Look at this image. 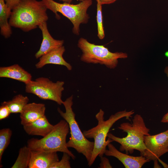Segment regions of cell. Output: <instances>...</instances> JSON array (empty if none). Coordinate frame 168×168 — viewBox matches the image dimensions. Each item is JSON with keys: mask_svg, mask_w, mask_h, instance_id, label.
I'll return each mask as SVG.
<instances>
[{"mask_svg": "<svg viewBox=\"0 0 168 168\" xmlns=\"http://www.w3.org/2000/svg\"><path fill=\"white\" fill-rule=\"evenodd\" d=\"M47 9L41 0H20L12 10L9 23L11 27L29 31L47 21Z\"/></svg>", "mask_w": 168, "mask_h": 168, "instance_id": "1", "label": "cell"}, {"mask_svg": "<svg viewBox=\"0 0 168 168\" xmlns=\"http://www.w3.org/2000/svg\"><path fill=\"white\" fill-rule=\"evenodd\" d=\"M134 113L133 110L127 111L126 110L117 112L112 114L106 120L104 119V112L101 109L96 114L95 117L98 121L97 125L88 130H85L83 133L87 138H93L94 146L91 160L88 165L90 166L94 163L97 156L100 157L103 156L106 150L108 144L113 141L108 138L106 140L110 129L117 121L126 118L129 120L130 118Z\"/></svg>", "mask_w": 168, "mask_h": 168, "instance_id": "2", "label": "cell"}, {"mask_svg": "<svg viewBox=\"0 0 168 168\" xmlns=\"http://www.w3.org/2000/svg\"><path fill=\"white\" fill-rule=\"evenodd\" d=\"M118 128L126 132L127 136L120 138L108 133L107 137L120 144L119 149L121 151H125L126 153L128 152L131 153L134 150H136L139 151L141 156H142L147 149L144 142V136L150 134V129L146 127L141 116L136 114L132 123H123Z\"/></svg>", "mask_w": 168, "mask_h": 168, "instance_id": "3", "label": "cell"}, {"mask_svg": "<svg viewBox=\"0 0 168 168\" xmlns=\"http://www.w3.org/2000/svg\"><path fill=\"white\" fill-rule=\"evenodd\" d=\"M70 131L69 124L64 119L54 125L52 130L41 139L32 138L27 142L31 150L49 152H61L68 153L73 160L76 156L67 146L66 138Z\"/></svg>", "mask_w": 168, "mask_h": 168, "instance_id": "4", "label": "cell"}, {"mask_svg": "<svg viewBox=\"0 0 168 168\" xmlns=\"http://www.w3.org/2000/svg\"><path fill=\"white\" fill-rule=\"evenodd\" d=\"M73 96L72 95L63 101L65 112H63L58 108L57 110L61 116L68 123L71 136L67 142L68 148H72L77 152L82 154L86 158L88 163L91 160L94 148V142L87 139L81 131L75 119V114L72 109Z\"/></svg>", "mask_w": 168, "mask_h": 168, "instance_id": "5", "label": "cell"}, {"mask_svg": "<svg viewBox=\"0 0 168 168\" xmlns=\"http://www.w3.org/2000/svg\"><path fill=\"white\" fill-rule=\"evenodd\" d=\"M77 46L82 52L80 58L82 61L105 65L111 69L117 66L119 59L126 58L128 57L126 53L112 52L104 46L90 43L83 38L78 40Z\"/></svg>", "mask_w": 168, "mask_h": 168, "instance_id": "6", "label": "cell"}, {"mask_svg": "<svg viewBox=\"0 0 168 168\" xmlns=\"http://www.w3.org/2000/svg\"><path fill=\"white\" fill-rule=\"evenodd\" d=\"M47 9L52 11L59 19L58 12L68 18L73 25V33L77 35L80 33L81 24H86L89 18L87 11L92 4V0H83L79 3L73 4L66 2L60 3L54 0H41Z\"/></svg>", "mask_w": 168, "mask_h": 168, "instance_id": "7", "label": "cell"}, {"mask_svg": "<svg viewBox=\"0 0 168 168\" xmlns=\"http://www.w3.org/2000/svg\"><path fill=\"white\" fill-rule=\"evenodd\" d=\"M25 91L28 93L35 95L43 100H50L58 105L63 104L62 93L64 90V82L58 81L54 82L49 79L40 77L25 84Z\"/></svg>", "mask_w": 168, "mask_h": 168, "instance_id": "8", "label": "cell"}, {"mask_svg": "<svg viewBox=\"0 0 168 168\" xmlns=\"http://www.w3.org/2000/svg\"><path fill=\"white\" fill-rule=\"evenodd\" d=\"M144 141L147 149L142 156L157 164L159 157L168 152V129L157 134L145 135Z\"/></svg>", "mask_w": 168, "mask_h": 168, "instance_id": "9", "label": "cell"}, {"mask_svg": "<svg viewBox=\"0 0 168 168\" xmlns=\"http://www.w3.org/2000/svg\"><path fill=\"white\" fill-rule=\"evenodd\" d=\"M108 149L105 154L107 156L115 157L119 160L125 168H141L146 163L150 161L144 156H135L123 153L118 151L111 143L107 145Z\"/></svg>", "mask_w": 168, "mask_h": 168, "instance_id": "10", "label": "cell"}, {"mask_svg": "<svg viewBox=\"0 0 168 168\" xmlns=\"http://www.w3.org/2000/svg\"><path fill=\"white\" fill-rule=\"evenodd\" d=\"M57 152H49L31 150V157L29 168H50L58 161Z\"/></svg>", "mask_w": 168, "mask_h": 168, "instance_id": "11", "label": "cell"}, {"mask_svg": "<svg viewBox=\"0 0 168 168\" xmlns=\"http://www.w3.org/2000/svg\"><path fill=\"white\" fill-rule=\"evenodd\" d=\"M42 34V41L39 50L36 53L35 57L40 58L47 53L63 46L64 40L54 39L50 34L47 28L46 22L40 24L38 27Z\"/></svg>", "mask_w": 168, "mask_h": 168, "instance_id": "12", "label": "cell"}, {"mask_svg": "<svg viewBox=\"0 0 168 168\" xmlns=\"http://www.w3.org/2000/svg\"><path fill=\"white\" fill-rule=\"evenodd\" d=\"M65 51L64 47L62 46L43 55L36 64V68L40 69L48 64H54L64 66L68 70H72V66L63 58V55Z\"/></svg>", "mask_w": 168, "mask_h": 168, "instance_id": "13", "label": "cell"}, {"mask_svg": "<svg viewBox=\"0 0 168 168\" xmlns=\"http://www.w3.org/2000/svg\"><path fill=\"white\" fill-rule=\"evenodd\" d=\"M45 105L35 102L27 104L20 113L21 123L23 125L33 122L45 115Z\"/></svg>", "mask_w": 168, "mask_h": 168, "instance_id": "14", "label": "cell"}, {"mask_svg": "<svg viewBox=\"0 0 168 168\" xmlns=\"http://www.w3.org/2000/svg\"><path fill=\"white\" fill-rule=\"evenodd\" d=\"M23 126L24 130L28 135L45 136L52 130L54 125L48 121L45 115L31 123Z\"/></svg>", "mask_w": 168, "mask_h": 168, "instance_id": "15", "label": "cell"}, {"mask_svg": "<svg viewBox=\"0 0 168 168\" xmlns=\"http://www.w3.org/2000/svg\"><path fill=\"white\" fill-rule=\"evenodd\" d=\"M0 77L11 78L25 84L31 80L32 77L31 74L16 64L0 67Z\"/></svg>", "mask_w": 168, "mask_h": 168, "instance_id": "16", "label": "cell"}, {"mask_svg": "<svg viewBox=\"0 0 168 168\" xmlns=\"http://www.w3.org/2000/svg\"><path fill=\"white\" fill-rule=\"evenodd\" d=\"M12 10L9 8L5 0H0V27L1 34L5 38H9L12 31L9 21Z\"/></svg>", "mask_w": 168, "mask_h": 168, "instance_id": "17", "label": "cell"}, {"mask_svg": "<svg viewBox=\"0 0 168 168\" xmlns=\"http://www.w3.org/2000/svg\"><path fill=\"white\" fill-rule=\"evenodd\" d=\"M29 98L20 94L14 96L12 100L2 103L7 105L11 113H20L23 108L28 103Z\"/></svg>", "mask_w": 168, "mask_h": 168, "instance_id": "18", "label": "cell"}, {"mask_svg": "<svg viewBox=\"0 0 168 168\" xmlns=\"http://www.w3.org/2000/svg\"><path fill=\"white\" fill-rule=\"evenodd\" d=\"M31 157V150L27 146L21 147L17 157L12 168H28Z\"/></svg>", "mask_w": 168, "mask_h": 168, "instance_id": "19", "label": "cell"}, {"mask_svg": "<svg viewBox=\"0 0 168 168\" xmlns=\"http://www.w3.org/2000/svg\"><path fill=\"white\" fill-rule=\"evenodd\" d=\"M12 135V131L9 128H5L0 130V166L1 165L2 156L5 150L9 145Z\"/></svg>", "mask_w": 168, "mask_h": 168, "instance_id": "20", "label": "cell"}, {"mask_svg": "<svg viewBox=\"0 0 168 168\" xmlns=\"http://www.w3.org/2000/svg\"><path fill=\"white\" fill-rule=\"evenodd\" d=\"M102 5L97 2L96 21L97 25V36L100 40L103 39L105 37V33L102 22Z\"/></svg>", "mask_w": 168, "mask_h": 168, "instance_id": "21", "label": "cell"}, {"mask_svg": "<svg viewBox=\"0 0 168 168\" xmlns=\"http://www.w3.org/2000/svg\"><path fill=\"white\" fill-rule=\"evenodd\" d=\"M71 157L68 153H63L62 158L60 161L54 163L50 168H70V160Z\"/></svg>", "mask_w": 168, "mask_h": 168, "instance_id": "22", "label": "cell"}, {"mask_svg": "<svg viewBox=\"0 0 168 168\" xmlns=\"http://www.w3.org/2000/svg\"><path fill=\"white\" fill-rule=\"evenodd\" d=\"M11 112L8 106L1 103L0 107V120H2L8 117Z\"/></svg>", "mask_w": 168, "mask_h": 168, "instance_id": "23", "label": "cell"}, {"mask_svg": "<svg viewBox=\"0 0 168 168\" xmlns=\"http://www.w3.org/2000/svg\"><path fill=\"white\" fill-rule=\"evenodd\" d=\"M100 162L99 164L100 168H111L112 167L111 165L109 160L103 156L100 157Z\"/></svg>", "mask_w": 168, "mask_h": 168, "instance_id": "24", "label": "cell"}, {"mask_svg": "<svg viewBox=\"0 0 168 168\" xmlns=\"http://www.w3.org/2000/svg\"><path fill=\"white\" fill-rule=\"evenodd\" d=\"M6 4L11 10L15 7L18 3L20 0H5Z\"/></svg>", "mask_w": 168, "mask_h": 168, "instance_id": "25", "label": "cell"}, {"mask_svg": "<svg viewBox=\"0 0 168 168\" xmlns=\"http://www.w3.org/2000/svg\"><path fill=\"white\" fill-rule=\"evenodd\" d=\"M97 2L101 5L110 4L114 3L117 0H96Z\"/></svg>", "mask_w": 168, "mask_h": 168, "instance_id": "26", "label": "cell"}, {"mask_svg": "<svg viewBox=\"0 0 168 168\" xmlns=\"http://www.w3.org/2000/svg\"><path fill=\"white\" fill-rule=\"evenodd\" d=\"M161 121L163 123H168V112L163 116Z\"/></svg>", "mask_w": 168, "mask_h": 168, "instance_id": "27", "label": "cell"}, {"mask_svg": "<svg viewBox=\"0 0 168 168\" xmlns=\"http://www.w3.org/2000/svg\"><path fill=\"white\" fill-rule=\"evenodd\" d=\"M63 2H66L69 3H71V2L74 0H59ZM77 1H80V2L82 1L83 0H76Z\"/></svg>", "mask_w": 168, "mask_h": 168, "instance_id": "28", "label": "cell"}, {"mask_svg": "<svg viewBox=\"0 0 168 168\" xmlns=\"http://www.w3.org/2000/svg\"><path fill=\"white\" fill-rule=\"evenodd\" d=\"M164 72L168 78V66H167L165 68Z\"/></svg>", "mask_w": 168, "mask_h": 168, "instance_id": "29", "label": "cell"}, {"mask_svg": "<svg viewBox=\"0 0 168 168\" xmlns=\"http://www.w3.org/2000/svg\"><path fill=\"white\" fill-rule=\"evenodd\" d=\"M165 56L167 58H168V51H166L165 53Z\"/></svg>", "mask_w": 168, "mask_h": 168, "instance_id": "30", "label": "cell"}, {"mask_svg": "<svg viewBox=\"0 0 168 168\" xmlns=\"http://www.w3.org/2000/svg\"></svg>", "mask_w": 168, "mask_h": 168, "instance_id": "31", "label": "cell"}]
</instances>
